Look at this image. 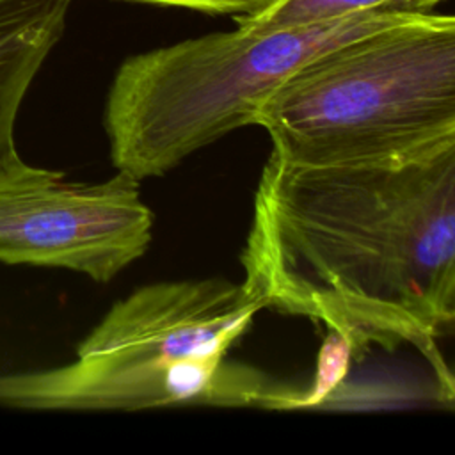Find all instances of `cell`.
I'll use <instances>...</instances> for the list:
<instances>
[{"mask_svg": "<svg viewBox=\"0 0 455 455\" xmlns=\"http://www.w3.org/2000/svg\"><path fill=\"white\" fill-rule=\"evenodd\" d=\"M240 261L263 307L327 325L355 355L412 347L453 400L437 339L455 320V140L363 164L270 153Z\"/></svg>", "mask_w": 455, "mask_h": 455, "instance_id": "1", "label": "cell"}, {"mask_svg": "<svg viewBox=\"0 0 455 455\" xmlns=\"http://www.w3.org/2000/svg\"><path fill=\"white\" fill-rule=\"evenodd\" d=\"M272 151L307 165L427 153L455 140V18L419 14L315 57L258 107Z\"/></svg>", "mask_w": 455, "mask_h": 455, "instance_id": "2", "label": "cell"}, {"mask_svg": "<svg viewBox=\"0 0 455 455\" xmlns=\"http://www.w3.org/2000/svg\"><path fill=\"white\" fill-rule=\"evenodd\" d=\"M419 14L363 12L316 25H236L132 55L110 84L103 124L110 160L139 181L252 124L261 101L323 52Z\"/></svg>", "mask_w": 455, "mask_h": 455, "instance_id": "3", "label": "cell"}, {"mask_svg": "<svg viewBox=\"0 0 455 455\" xmlns=\"http://www.w3.org/2000/svg\"><path fill=\"white\" fill-rule=\"evenodd\" d=\"M139 185L119 171L100 183L69 181L18 155L0 165V261L108 283L142 258L153 238V212Z\"/></svg>", "mask_w": 455, "mask_h": 455, "instance_id": "4", "label": "cell"}, {"mask_svg": "<svg viewBox=\"0 0 455 455\" xmlns=\"http://www.w3.org/2000/svg\"><path fill=\"white\" fill-rule=\"evenodd\" d=\"M295 391L224 357L69 364L0 377V403L41 411H137L162 405L286 409Z\"/></svg>", "mask_w": 455, "mask_h": 455, "instance_id": "5", "label": "cell"}, {"mask_svg": "<svg viewBox=\"0 0 455 455\" xmlns=\"http://www.w3.org/2000/svg\"><path fill=\"white\" fill-rule=\"evenodd\" d=\"M263 306L240 283L187 279L146 284L117 300L82 339L76 359L172 363L226 357Z\"/></svg>", "mask_w": 455, "mask_h": 455, "instance_id": "6", "label": "cell"}, {"mask_svg": "<svg viewBox=\"0 0 455 455\" xmlns=\"http://www.w3.org/2000/svg\"><path fill=\"white\" fill-rule=\"evenodd\" d=\"M71 2L0 0V165L18 156V110L43 62L62 37Z\"/></svg>", "mask_w": 455, "mask_h": 455, "instance_id": "7", "label": "cell"}, {"mask_svg": "<svg viewBox=\"0 0 455 455\" xmlns=\"http://www.w3.org/2000/svg\"><path fill=\"white\" fill-rule=\"evenodd\" d=\"M444 0H272L254 14L236 16V25L286 28L325 23L363 12L430 14Z\"/></svg>", "mask_w": 455, "mask_h": 455, "instance_id": "8", "label": "cell"}, {"mask_svg": "<svg viewBox=\"0 0 455 455\" xmlns=\"http://www.w3.org/2000/svg\"><path fill=\"white\" fill-rule=\"evenodd\" d=\"M350 357H352L350 343L338 332L329 331V336L325 338L318 355V370H316L313 387L307 393H297L295 398L291 400L290 409L311 407L323 402L343 380Z\"/></svg>", "mask_w": 455, "mask_h": 455, "instance_id": "9", "label": "cell"}, {"mask_svg": "<svg viewBox=\"0 0 455 455\" xmlns=\"http://www.w3.org/2000/svg\"><path fill=\"white\" fill-rule=\"evenodd\" d=\"M133 2H144V4H155V5H165V7H181L208 14H231L245 16L254 14L267 7L272 0H133Z\"/></svg>", "mask_w": 455, "mask_h": 455, "instance_id": "10", "label": "cell"}]
</instances>
